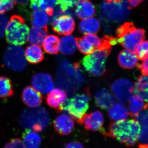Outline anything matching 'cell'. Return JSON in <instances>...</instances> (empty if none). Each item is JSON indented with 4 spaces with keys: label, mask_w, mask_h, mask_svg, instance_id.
I'll use <instances>...</instances> for the list:
<instances>
[{
    "label": "cell",
    "mask_w": 148,
    "mask_h": 148,
    "mask_svg": "<svg viewBox=\"0 0 148 148\" xmlns=\"http://www.w3.org/2000/svg\"><path fill=\"white\" fill-rule=\"evenodd\" d=\"M121 0H107V1L108 2L112 1H120Z\"/></svg>",
    "instance_id": "cell-44"
},
{
    "label": "cell",
    "mask_w": 148,
    "mask_h": 148,
    "mask_svg": "<svg viewBox=\"0 0 148 148\" xmlns=\"http://www.w3.org/2000/svg\"><path fill=\"white\" fill-rule=\"evenodd\" d=\"M139 148H148V144H140L138 146Z\"/></svg>",
    "instance_id": "cell-43"
},
{
    "label": "cell",
    "mask_w": 148,
    "mask_h": 148,
    "mask_svg": "<svg viewBox=\"0 0 148 148\" xmlns=\"http://www.w3.org/2000/svg\"><path fill=\"white\" fill-rule=\"evenodd\" d=\"M73 18L70 15L59 16L52 21L53 30L59 35L68 36L71 34L75 29Z\"/></svg>",
    "instance_id": "cell-10"
},
{
    "label": "cell",
    "mask_w": 148,
    "mask_h": 148,
    "mask_svg": "<svg viewBox=\"0 0 148 148\" xmlns=\"http://www.w3.org/2000/svg\"><path fill=\"white\" fill-rule=\"evenodd\" d=\"M47 34V28L32 27L29 31L28 41L32 44L42 45Z\"/></svg>",
    "instance_id": "cell-24"
},
{
    "label": "cell",
    "mask_w": 148,
    "mask_h": 148,
    "mask_svg": "<svg viewBox=\"0 0 148 148\" xmlns=\"http://www.w3.org/2000/svg\"><path fill=\"white\" fill-rule=\"evenodd\" d=\"M141 126L137 119H123L111 122L108 132H101L106 136L114 138L126 147L135 145L138 143Z\"/></svg>",
    "instance_id": "cell-1"
},
{
    "label": "cell",
    "mask_w": 148,
    "mask_h": 148,
    "mask_svg": "<svg viewBox=\"0 0 148 148\" xmlns=\"http://www.w3.org/2000/svg\"><path fill=\"white\" fill-rule=\"evenodd\" d=\"M59 38L54 35H50L46 37L42 44L43 48L45 52L49 54H56L59 50Z\"/></svg>",
    "instance_id": "cell-28"
},
{
    "label": "cell",
    "mask_w": 148,
    "mask_h": 148,
    "mask_svg": "<svg viewBox=\"0 0 148 148\" xmlns=\"http://www.w3.org/2000/svg\"><path fill=\"white\" fill-rule=\"evenodd\" d=\"M90 99V92L86 90L83 93L77 94L66 100L57 110L68 114L82 125L83 118L89 107Z\"/></svg>",
    "instance_id": "cell-3"
},
{
    "label": "cell",
    "mask_w": 148,
    "mask_h": 148,
    "mask_svg": "<svg viewBox=\"0 0 148 148\" xmlns=\"http://www.w3.org/2000/svg\"><path fill=\"white\" fill-rule=\"evenodd\" d=\"M141 126L139 140L141 144H148V108L143 110L135 117Z\"/></svg>",
    "instance_id": "cell-20"
},
{
    "label": "cell",
    "mask_w": 148,
    "mask_h": 148,
    "mask_svg": "<svg viewBox=\"0 0 148 148\" xmlns=\"http://www.w3.org/2000/svg\"><path fill=\"white\" fill-rule=\"evenodd\" d=\"M57 4L56 0H38V7L39 10L45 12L49 16H53L54 8Z\"/></svg>",
    "instance_id": "cell-32"
},
{
    "label": "cell",
    "mask_w": 148,
    "mask_h": 148,
    "mask_svg": "<svg viewBox=\"0 0 148 148\" xmlns=\"http://www.w3.org/2000/svg\"><path fill=\"white\" fill-rule=\"evenodd\" d=\"M5 148H25L23 141L19 138H15L11 140L5 146Z\"/></svg>",
    "instance_id": "cell-37"
},
{
    "label": "cell",
    "mask_w": 148,
    "mask_h": 148,
    "mask_svg": "<svg viewBox=\"0 0 148 148\" xmlns=\"http://www.w3.org/2000/svg\"><path fill=\"white\" fill-rule=\"evenodd\" d=\"M49 121V114L42 107L25 109L20 117V123L22 127L35 132H41L45 129Z\"/></svg>",
    "instance_id": "cell-4"
},
{
    "label": "cell",
    "mask_w": 148,
    "mask_h": 148,
    "mask_svg": "<svg viewBox=\"0 0 148 148\" xmlns=\"http://www.w3.org/2000/svg\"><path fill=\"white\" fill-rule=\"evenodd\" d=\"M118 61L119 66L124 69H132L139 64L135 53L127 49L120 52L118 56Z\"/></svg>",
    "instance_id": "cell-16"
},
{
    "label": "cell",
    "mask_w": 148,
    "mask_h": 148,
    "mask_svg": "<svg viewBox=\"0 0 148 148\" xmlns=\"http://www.w3.org/2000/svg\"><path fill=\"white\" fill-rule=\"evenodd\" d=\"M127 1H129L131 6L135 7L140 5L144 0H127Z\"/></svg>",
    "instance_id": "cell-41"
},
{
    "label": "cell",
    "mask_w": 148,
    "mask_h": 148,
    "mask_svg": "<svg viewBox=\"0 0 148 148\" xmlns=\"http://www.w3.org/2000/svg\"><path fill=\"white\" fill-rule=\"evenodd\" d=\"M102 15L112 22H120L129 16L131 6L127 0L103 2L100 6Z\"/></svg>",
    "instance_id": "cell-6"
},
{
    "label": "cell",
    "mask_w": 148,
    "mask_h": 148,
    "mask_svg": "<svg viewBox=\"0 0 148 148\" xmlns=\"http://www.w3.org/2000/svg\"><path fill=\"white\" fill-rule=\"evenodd\" d=\"M135 91L148 106V76H141L138 77L135 84Z\"/></svg>",
    "instance_id": "cell-27"
},
{
    "label": "cell",
    "mask_w": 148,
    "mask_h": 148,
    "mask_svg": "<svg viewBox=\"0 0 148 148\" xmlns=\"http://www.w3.org/2000/svg\"><path fill=\"white\" fill-rule=\"evenodd\" d=\"M112 49H96L82 59L84 68L88 73L94 76L102 75L106 72V60Z\"/></svg>",
    "instance_id": "cell-7"
},
{
    "label": "cell",
    "mask_w": 148,
    "mask_h": 148,
    "mask_svg": "<svg viewBox=\"0 0 148 148\" xmlns=\"http://www.w3.org/2000/svg\"><path fill=\"white\" fill-rule=\"evenodd\" d=\"M16 3L14 0H0V13H4L11 10Z\"/></svg>",
    "instance_id": "cell-36"
},
{
    "label": "cell",
    "mask_w": 148,
    "mask_h": 148,
    "mask_svg": "<svg viewBox=\"0 0 148 148\" xmlns=\"http://www.w3.org/2000/svg\"><path fill=\"white\" fill-rule=\"evenodd\" d=\"M79 0H56V3L59 5L62 12L65 13L69 9L73 7Z\"/></svg>",
    "instance_id": "cell-35"
},
{
    "label": "cell",
    "mask_w": 148,
    "mask_h": 148,
    "mask_svg": "<svg viewBox=\"0 0 148 148\" xmlns=\"http://www.w3.org/2000/svg\"><path fill=\"white\" fill-rule=\"evenodd\" d=\"M16 3L22 5H26L28 4L29 0H14Z\"/></svg>",
    "instance_id": "cell-42"
},
{
    "label": "cell",
    "mask_w": 148,
    "mask_h": 148,
    "mask_svg": "<svg viewBox=\"0 0 148 148\" xmlns=\"http://www.w3.org/2000/svg\"><path fill=\"white\" fill-rule=\"evenodd\" d=\"M135 54L140 61H143L148 57V40L140 43L136 48Z\"/></svg>",
    "instance_id": "cell-33"
},
{
    "label": "cell",
    "mask_w": 148,
    "mask_h": 148,
    "mask_svg": "<svg viewBox=\"0 0 148 148\" xmlns=\"http://www.w3.org/2000/svg\"><path fill=\"white\" fill-rule=\"evenodd\" d=\"M29 31L24 18L19 15H14L6 27V41L12 45H23L28 40Z\"/></svg>",
    "instance_id": "cell-5"
},
{
    "label": "cell",
    "mask_w": 148,
    "mask_h": 148,
    "mask_svg": "<svg viewBox=\"0 0 148 148\" xmlns=\"http://www.w3.org/2000/svg\"><path fill=\"white\" fill-rule=\"evenodd\" d=\"M67 94L64 90L60 88H55L48 94L46 103L51 108L57 110L67 100Z\"/></svg>",
    "instance_id": "cell-18"
},
{
    "label": "cell",
    "mask_w": 148,
    "mask_h": 148,
    "mask_svg": "<svg viewBox=\"0 0 148 148\" xmlns=\"http://www.w3.org/2000/svg\"><path fill=\"white\" fill-rule=\"evenodd\" d=\"M79 29L83 34H96L101 30L100 22L96 18H86L79 23Z\"/></svg>",
    "instance_id": "cell-21"
},
{
    "label": "cell",
    "mask_w": 148,
    "mask_h": 148,
    "mask_svg": "<svg viewBox=\"0 0 148 148\" xmlns=\"http://www.w3.org/2000/svg\"><path fill=\"white\" fill-rule=\"evenodd\" d=\"M76 15L81 19L92 17L95 15V8L90 0H79L76 5Z\"/></svg>",
    "instance_id": "cell-15"
},
{
    "label": "cell",
    "mask_w": 148,
    "mask_h": 148,
    "mask_svg": "<svg viewBox=\"0 0 148 148\" xmlns=\"http://www.w3.org/2000/svg\"><path fill=\"white\" fill-rule=\"evenodd\" d=\"M66 148H83V146L81 143L77 142H72L68 143L65 146Z\"/></svg>",
    "instance_id": "cell-40"
},
{
    "label": "cell",
    "mask_w": 148,
    "mask_h": 148,
    "mask_svg": "<svg viewBox=\"0 0 148 148\" xmlns=\"http://www.w3.org/2000/svg\"><path fill=\"white\" fill-rule=\"evenodd\" d=\"M23 138L25 147L38 148L41 143V138L40 135L31 130L26 129L23 134Z\"/></svg>",
    "instance_id": "cell-26"
},
{
    "label": "cell",
    "mask_w": 148,
    "mask_h": 148,
    "mask_svg": "<svg viewBox=\"0 0 148 148\" xmlns=\"http://www.w3.org/2000/svg\"><path fill=\"white\" fill-rule=\"evenodd\" d=\"M75 38L72 35H68L61 38L59 42V50L65 55L73 54L77 49Z\"/></svg>",
    "instance_id": "cell-22"
},
{
    "label": "cell",
    "mask_w": 148,
    "mask_h": 148,
    "mask_svg": "<svg viewBox=\"0 0 148 148\" xmlns=\"http://www.w3.org/2000/svg\"><path fill=\"white\" fill-rule=\"evenodd\" d=\"M95 104L103 110H108L115 103L113 95L108 90L102 89L96 92L95 96Z\"/></svg>",
    "instance_id": "cell-17"
},
{
    "label": "cell",
    "mask_w": 148,
    "mask_h": 148,
    "mask_svg": "<svg viewBox=\"0 0 148 148\" xmlns=\"http://www.w3.org/2000/svg\"><path fill=\"white\" fill-rule=\"evenodd\" d=\"M8 21V18L3 14L0 13V39L3 38L5 34L6 27Z\"/></svg>",
    "instance_id": "cell-38"
},
{
    "label": "cell",
    "mask_w": 148,
    "mask_h": 148,
    "mask_svg": "<svg viewBox=\"0 0 148 148\" xmlns=\"http://www.w3.org/2000/svg\"><path fill=\"white\" fill-rule=\"evenodd\" d=\"M31 23L33 27L37 28H47L48 16L44 11L38 10L32 13Z\"/></svg>",
    "instance_id": "cell-29"
},
{
    "label": "cell",
    "mask_w": 148,
    "mask_h": 148,
    "mask_svg": "<svg viewBox=\"0 0 148 148\" xmlns=\"http://www.w3.org/2000/svg\"><path fill=\"white\" fill-rule=\"evenodd\" d=\"M130 115L135 117L143 110L148 108L147 103L138 95H133L129 101Z\"/></svg>",
    "instance_id": "cell-25"
},
{
    "label": "cell",
    "mask_w": 148,
    "mask_h": 148,
    "mask_svg": "<svg viewBox=\"0 0 148 148\" xmlns=\"http://www.w3.org/2000/svg\"><path fill=\"white\" fill-rule=\"evenodd\" d=\"M116 44L121 45L127 49L135 53L137 46L145 38V31L137 29L132 22H127L120 26L116 31Z\"/></svg>",
    "instance_id": "cell-2"
},
{
    "label": "cell",
    "mask_w": 148,
    "mask_h": 148,
    "mask_svg": "<svg viewBox=\"0 0 148 148\" xmlns=\"http://www.w3.org/2000/svg\"><path fill=\"white\" fill-rule=\"evenodd\" d=\"M5 66L10 70L21 71L26 69L27 61L22 47L12 45L7 48L3 56Z\"/></svg>",
    "instance_id": "cell-8"
},
{
    "label": "cell",
    "mask_w": 148,
    "mask_h": 148,
    "mask_svg": "<svg viewBox=\"0 0 148 148\" xmlns=\"http://www.w3.org/2000/svg\"><path fill=\"white\" fill-rule=\"evenodd\" d=\"M77 47L79 51L85 55H89L96 50L95 47L84 37L75 38Z\"/></svg>",
    "instance_id": "cell-31"
},
{
    "label": "cell",
    "mask_w": 148,
    "mask_h": 148,
    "mask_svg": "<svg viewBox=\"0 0 148 148\" xmlns=\"http://www.w3.org/2000/svg\"><path fill=\"white\" fill-rule=\"evenodd\" d=\"M33 87L37 91L43 94H47L54 88L52 77L45 73H38L33 76L32 79Z\"/></svg>",
    "instance_id": "cell-11"
},
{
    "label": "cell",
    "mask_w": 148,
    "mask_h": 148,
    "mask_svg": "<svg viewBox=\"0 0 148 148\" xmlns=\"http://www.w3.org/2000/svg\"><path fill=\"white\" fill-rule=\"evenodd\" d=\"M109 109V116L115 121L127 119L130 115L126 107L121 103H114Z\"/></svg>",
    "instance_id": "cell-23"
},
{
    "label": "cell",
    "mask_w": 148,
    "mask_h": 148,
    "mask_svg": "<svg viewBox=\"0 0 148 148\" xmlns=\"http://www.w3.org/2000/svg\"><path fill=\"white\" fill-rule=\"evenodd\" d=\"M53 125L56 132L63 135H69L73 131L75 124L71 117L66 114L59 116L56 119Z\"/></svg>",
    "instance_id": "cell-14"
},
{
    "label": "cell",
    "mask_w": 148,
    "mask_h": 148,
    "mask_svg": "<svg viewBox=\"0 0 148 148\" xmlns=\"http://www.w3.org/2000/svg\"><path fill=\"white\" fill-rule=\"evenodd\" d=\"M143 61L142 64H139L138 67L143 75L148 76V57Z\"/></svg>",
    "instance_id": "cell-39"
},
{
    "label": "cell",
    "mask_w": 148,
    "mask_h": 148,
    "mask_svg": "<svg viewBox=\"0 0 148 148\" xmlns=\"http://www.w3.org/2000/svg\"><path fill=\"white\" fill-rule=\"evenodd\" d=\"M14 94L10 79L5 77H0V98L10 97Z\"/></svg>",
    "instance_id": "cell-30"
},
{
    "label": "cell",
    "mask_w": 148,
    "mask_h": 148,
    "mask_svg": "<svg viewBox=\"0 0 148 148\" xmlns=\"http://www.w3.org/2000/svg\"><path fill=\"white\" fill-rule=\"evenodd\" d=\"M104 122L103 113L99 111H96L90 114L85 115L83 118L82 124L88 130L96 131L102 130Z\"/></svg>",
    "instance_id": "cell-12"
},
{
    "label": "cell",
    "mask_w": 148,
    "mask_h": 148,
    "mask_svg": "<svg viewBox=\"0 0 148 148\" xmlns=\"http://www.w3.org/2000/svg\"><path fill=\"white\" fill-rule=\"evenodd\" d=\"M23 102L30 108L39 107L42 102V95L33 87L27 86L21 94Z\"/></svg>",
    "instance_id": "cell-13"
},
{
    "label": "cell",
    "mask_w": 148,
    "mask_h": 148,
    "mask_svg": "<svg viewBox=\"0 0 148 148\" xmlns=\"http://www.w3.org/2000/svg\"><path fill=\"white\" fill-rule=\"evenodd\" d=\"M84 37L94 46L96 49H103L105 43V38H100L95 34H86Z\"/></svg>",
    "instance_id": "cell-34"
},
{
    "label": "cell",
    "mask_w": 148,
    "mask_h": 148,
    "mask_svg": "<svg viewBox=\"0 0 148 148\" xmlns=\"http://www.w3.org/2000/svg\"><path fill=\"white\" fill-rule=\"evenodd\" d=\"M115 97L121 103L129 102L135 92V86L129 79L125 78L116 80L111 86Z\"/></svg>",
    "instance_id": "cell-9"
},
{
    "label": "cell",
    "mask_w": 148,
    "mask_h": 148,
    "mask_svg": "<svg viewBox=\"0 0 148 148\" xmlns=\"http://www.w3.org/2000/svg\"><path fill=\"white\" fill-rule=\"evenodd\" d=\"M27 62L35 64L40 63L44 59V55L40 46L32 44L28 46L25 51Z\"/></svg>",
    "instance_id": "cell-19"
}]
</instances>
